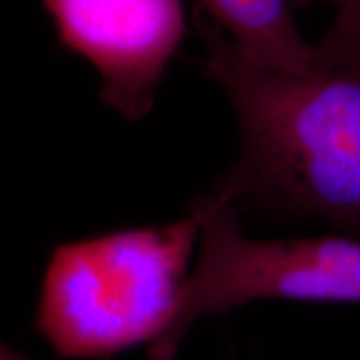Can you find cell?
I'll list each match as a JSON object with an SVG mask.
<instances>
[{"label":"cell","mask_w":360,"mask_h":360,"mask_svg":"<svg viewBox=\"0 0 360 360\" xmlns=\"http://www.w3.org/2000/svg\"><path fill=\"white\" fill-rule=\"evenodd\" d=\"M254 64L302 74L317 67V47L297 29L290 0H199Z\"/></svg>","instance_id":"5"},{"label":"cell","mask_w":360,"mask_h":360,"mask_svg":"<svg viewBox=\"0 0 360 360\" xmlns=\"http://www.w3.org/2000/svg\"><path fill=\"white\" fill-rule=\"evenodd\" d=\"M314 2L334 4V6L340 7V11L360 12V0H290L292 6H307V4H314Z\"/></svg>","instance_id":"7"},{"label":"cell","mask_w":360,"mask_h":360,"mask_svg":"<svg viewBox=\"0 0 360 360\" xmlns=\"http://www.w3.org/2000/svg\"><path fill=\"white\" fill-rule=\"evenodd\" d=\"M205 75L232 103L242 150L212 193L360 232V69L302 74L249 60L197 7Z\"/></svg>","instance_id":"1"},{"label":"cell","mask_w":360,"mask_h":360,"mask_svg":"<svg viewBox=\"0 0 360 360\" xmlns=\"http://www.w3.org/2000/svg\"><path fill=\"white\" fill-rule=\"evenodd\" d=\"M0 360H30L25 354L19 352V350L12 349L11 345H4L0 350Z\"/></svg>","instance_id":"8"},{"label":"cell","mask_w":360,"mask_h":360,"mask_svg":"<svg viewBox=\"0 0 360 360\" xmlns=\"http://www.w3.org/2000/svg\"><path fill=\"white\" fill-rule=\"evenodd\" d=\"M317 47V67L360 69V12L340 11Z\"/></svg>","instance_id":"6"},{"label":"cell","mask_w":360,"mask_h":360,"mask_svg":"<svg viewBox=\"0 0 360 360\" xmlns=\"http://www.w3.org/2000/svg\"><path fill=\"white\" fill-rule=\"evenodd\" d=\"M58 42L94 65L101 101L129 120L146 117L186 37L182 0H42Z\"/></svg>","instance_id":"4"},{"label":"cell","mask_w":360,"mask_h":360,"mask_svg":"<svg viewBox=\"0 0 360 360\" xmlns=\"http://www.w3.org/2000/svg\"><path fill=\"white\" fill-rule=\"evenodd\" d=\"M202 209L199 259L148 360H174L191 327L205 315L264 299L360 302V242L347 237L252 238L237 210L212 192Z\"/></svg>","instance_id":"3"},{"label":"cell","mask_w":360,"mask_h":360,"mask_svg":"<svg viewBox=\"0 0 360 360\" xmlns=\"http://www.w3.org/2000/svg\"><path fill=\"white\" fill-rule=\"evenodd\" d=\"M202 209L167 225L58 245L40 287L34 326L62 359H107L155 340L187 282Z\"/></svg>","instance_id":"2"}]
</instances>
